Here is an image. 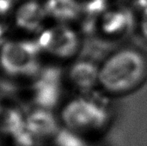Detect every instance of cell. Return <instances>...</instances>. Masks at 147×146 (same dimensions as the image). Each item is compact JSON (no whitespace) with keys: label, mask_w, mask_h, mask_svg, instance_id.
<instances>
[{"label":"cell","mask_w":147,"mask_h":146,"mask_svg":"<svg viewBox=\"0 0 147 146\" xmlns=\"http://www.w3.org/2000/svg\"><path fill=\"white\" fill-rule=\"evenodd\" d=\"M14 6V0H0V15H4L9 12Z\"/></svg>","instance_id":"obj_12"},{"label":"cell","mask_w":147,"mask_h":146,"mask_svg":"<svg viewBox=\"0 0 147 146\" xmlns=\"http://www.w3.org/2000/svg\"><path fill=\"white\" fill-rule=\"evenodd\" d=\"M69 77L83 94L94 92L99 87V65L89 60H80L71 66Z\"/></svg>","instance_id":"obj_6"},{"label":"cell","mask_w":147,"mask_h":146,"mask_svg":"<svg viewBox=\"0 0 147 146\" xmlns=\"http://www.w3.org/2000/svg\"><path fill=\"white\" fill-rule=\"evenodd\" d=\"M61 70L58 67H47L39 71L34 84V102L40 108H54L61 96Z\"/></svg>","instance_id":"obj_4"},{"label":"cell","mask_w":147,"mask_h":146,"mask_svg":"<svg viewBox=\"0 0 147 146\" xmlns=\"http://www.w3.org/2000/svg\"><path fill=\"white\" fill-rule=\"evenodd\" d=\"M57 146H86L80 134L71 130H60L55 136Z\"/></svg>","instance_id":"obj_10"},{"label":"cell","mask_w":147,"mask_h":146,"mask_svg":"<svg viewBox=\"0 0 147 146\" xmlns=\"http://www.w3.org/2000/svg\"><path fill=\"white\" fill-rule=\"evenodd\" d=\"M37 43L40 47L61 58L73 56L79 48V40L77 34L64 27L44 31Z\"/></svg>","instance_id":"obj_5"},{"label":"cell","mask_w":147,"mask_h":146,"mask_svg":"<svg viewBox=\"0 0 147 146\" xmlns=\"http://www.w3.org/2000/svg\"><path fill=\"white\" fill-rule=\"evenodd\" d=\"M146 81L147 55L140 49H118L99 65V88L107 96L129 95Z\"/></svg>","instance_id":"obj_1"},{"label":"cell","mask_w":147,"mask_h":146,"mask_svg":"<svg viewBox=\"0 0 147 146\" xmlns=\"http://www.w3.org/2000/svg\"><path fill=\"white\" fill-rule=\"evenodd\" d=\"M46 15L44 3L35 0H27L17 7L15 20L18 27L33 31L40 28Z\"/></svg>","instance_id":"obj_7"},{"label":"cell","mask_w":147,"mask_h":146,"mask_svg":"<svg viewBox=\"0 0 147 146\" xmlns=\"http://www.w3.org/2000/svg\"><path fill=\"white\" fill-rule=\"evenodd\" d=\"M26 125L29 131L39 138L56 136L59 131L55 117L46 110L33 112L28 116Z\"/></svg>","instance_id":"obj_8"},{"label":"cell","mask_w":147,"mask_h":146,"mask_svg":"<svg viewBox=\"0 0 147 146\" xmlns=\"http://www.w3.org/2000/svg\"><path fill=\"white\" fill-rule=\"evenodd\" d=\"M25 124L21 114L16 110L0 106V132L13 136Z\"/></svg>","instance_id":"obj_9"},{"label":"cell","mask_w":147,"mask_h":146,"mask_svg":"<svg viewBox=\"0 0 147 146\" xmlns=\"http://www.w3.org/2000/svg\"><path fill=\"white\" fill-rule=\"evenodd\" d=\"M4 33H5V28L3 24L0 23V42L3 41V37L4 35Z\"/></svg>","instance_id":"obj_14"},{"label":"cell","mask_w":147,"mask_h":146,"mask_svg":"<svg viewBox=\"0 0 147 146\" xmlns=\"http://www.w3.org/2000/svg\"><path fill=\"white\" fill-rule=\"evenodd\" d=\"M62 119L68 129L83 134H99L111 122V112L102 98L93 92L71 101L62 112Z\"/></svg>","instance_id":"obj_2"},{"label":"cell","mask_w":147,"mask_h":146,"mask_svg":"<svg viewBox=\"0 0 147 146\" xmlns=\"http://www.w3.org/2000/svg\"><path fill=\"white\" fill-rule=\"evenodd\" d=\"M140 34L143 39L147 42V14H146L140 22Z\"/></svg>","instance_id":"obj_13"},{"label":"cell","mask_w":147,"mask_h":146,"mask_svg":"<svg viewBox=\"0 0 147 146\" xmlns=\"http://www.w3.org/2000/svg\"><path fill=\"white\" fill-rule=\"evenodd\" d=\"M37 42L22 41L6 43L0 53L3 70L11 75L36 76L40 71Z\"/></svg>","instance_id":"obj_3"},{"label":"cell","mask_w":147,"mask_h":146,"mask_svg":"<svg viewBox=\"0 0 147 146\" xmlns=\"http://www.w3.org/2000/svg\"><path fill=\"white\" fill-rule=\"evenodd\" d=\"M17 146H33L34 143V135L29 131L27 125L13 135Z\"/></svg>","instance_id":"obj_11"}]
</instances>
